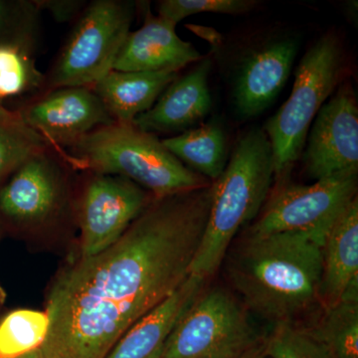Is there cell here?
<instances>
[{
    "label": "cell",
    "mask_w": 358,
    "mask_h": 358,
    "mask_svg": "<svg viewBox=\"0 0 358 358\" xmlns=\"http://www.w3.org/2000/svg\"><path fill=\"white\" fill-rule=\"evenodd\" d=\"M27 39L0 43V103L45 84Z\"/></svg>",
    "instance_id": "7402d4cb"
},
{
    "label": "cell",
    "mask_w": 358,
    "mask_h": 358,
    "mask_svg": "<svg viewBox=\"0 0 358 358\" xmlns=\"http://www.w3.org/2000/svg\"><path fill=\"white\" fill-rule=\"evenodd\" d=\"M36 7L46 9L57 22H67L80 13L84 6L83 1L78 0H46L33 2Z\"/></svg>",
    "instance_id": "484cf974"
},
{
    "label": "cell",
    "mask_w": 358,
    "mask_h": 358,
    "mask_svg": "<svg viewBox=\"0 0 358 358\" xmlns=\"http://www.w3.org/2000/svg\"><path fill=\"white\" fill-rule=\"evenodd\" d=\"M176 71L120 72L112 70L91 87L115 122L133 124L150 110L171 82Z\"/></svg>",
    "instance_id": "ac0fdd59"
},
{
    "label": "cell",
    "mask_w": 358,
    "mask_h": 358,
    "mask_svg": "<svg viewBox=\"0 0 358 358\" xmlns=\"http://www.w3.org/2000/svg\"><path fill=\"white\" fill-rule=\"evenodd\" d=\"M257 3L253 0H162L159 2V16L178 25L194 14H244L252 10Z\"/></svg>",
    "instance_id": "d4e9b609"
},
{
    "label": "cell",
    "mask_w": 358,
    "mask_h": 358,
    "mask_svg": "<svg viewBox=\"0 0 358 358\" xmlns=\"http://www.w3.org/2000/svg\"><path fill=\"white\" fill-rule=\"evenodd\" d=\"M59 155L74 169L129 179L155 199L211 185L176 159L155 134L134 124L100 127Z\"/></svg>",
    "instance_id": "277c9868"
},
{
    "label": "cell",
    "mask_w": 358,
    "mask_h": 358,
    "mask_svg": "<svg viewBox=\"0 0 358 358\" xmlns=\"http://www.w3.org/2000/svg\"><path fill=\"white\" fill-rule=\"evenodd\" d=\"M303 164L315 181L358 171V107L355 93L343 87L313 120Z\"/></svg>",
    "instance_id": "30bf717a"
},
{
    "label": "cell",
    "mask_w": 358,
    "mask_h": 358,
    "mask_svg": "<svg viewBox=\"0 0 358 358\" xmlns=\"http://www.w3.org/2000/svg\"><path fill=\"white\" fill-rule=\"evenodd\" d=\"M277 179L262 210L245 234L265 236L282 232H307L324 240L329 228L346 206L357 197V173L341 174L294 185Z\"/></svg>",
    "instance_id": "ba28073f"
},
{
    "label": "cell",
    "mask_w": 358,
    "mask_h": 358,
    "mask_svg": "<svg viewBox=\"0 0 358 358\" xmlns=\"http://www.w3.org/2000/svg\"><path fill=\"white\" fill-rule=\"evenodd\" d=\"M205 282L189 275L173 294L136 322L115 343L107 358H162L174 327L203 291Z\"/></svg>",
    "instance_id": "2e32d148"
},
{
    "label": "cell",
    "mask_w": 358,
    "mask_h": 358,
    "mask_svg": "<svg viewBox=\"0 0 358 358\" xmlns=\"http://www.w3.org/2000/svg\"><path fill=\"white\" fill-rule=\"evenodd\" d=\"M0 105H1V103H0Z\"/></svg>",
    "instance_id": "f546056e"
},
{
    "label": "cell",
    "mask_w": 358,
    "mask_h": 358,
    "mask_svg": "<svg viewBox=\"0 0 358 358\" xmlns=\"http://www.w3.org/2000/svg\"><path fill=\"white\" fill-rule=\"evenodd\" d=\"M345 55L338 37H320L301 58L288 100L266 122L275 179L287 178L301 157L313 120L341 81Z\"/></svg>",
    "instance_id": "5b68a950"
},
{
    "label": "cell",
    "mask_w": 358,
    "mask_h": 358,
    "mask_svg": "<svg viewBox=\"0 0 358 358\" xmlns=\"http://www.w3.org/2000/svg\"><path fill=\"white\" fill-rule=\"evenodd\" d=\"M46 313L11 312L0 322V358H13L41 348L48 331Z\"/></svg>",
    "instance_id": "603a6c76"
},
{
    "label": "cell",
    "mask_w": 358,
    "mask_h": 358,
    "mask_svg": "<svg viewBox=\"0 0 358 358\" xmlns=\"http://www.w3.org/2000/svg\"><path fill=\"white\" fill-rule=\"evenodd\" d=\"M310 331L329 358H358V279L350 282L338 303L324 308L320 324Z\"/></svg>",
    "instance_id": "ffe728a7"
},
{
    "label": "cell",
    "mask_w": 358,
    "mask_h": 358,
    "mask_svg": "<svg viewBox=\"0 0 358 358\" xmlns=\"http://www.w3.org/2000/svg\"><path fill=\"white\" fill-rule=\"evenodd\" d=\"M13 358H44L43 355H42L41 350L40 348H37V350H32V352L25 353V355H20V357H16Z\"/></svg>",
    "instance_id": "83f0119b"
},
{
    "label": "cell",
    "mask_w": 358,
    "mask_h": 358,
    "mask_svg": "<svg viewBox=\"0 0 358 358\" xmlns=\"http://www.w3.org/2000/svg\"><path fill=\"white\" fill-rule=\"evenodd\" d=\"M324 241L307 232L244 234L224 259L244 307L274 324L308 312L320 301Z\"/></svg>",
    "instance_id": "7a4b0ae2"
},
{
    "label": "cell",
    "mask_w": 358,
    "mask_h": 358,
    "mask_svg": "<svg viewBox=\"0 0 358 358\" xmlns=\"http://www.w3.org/2000/svg\"><path fill=\"white\" fill-rule=\"evenodd\" d=\"M263 345L270 358H329L327 348L310 329L293 322H275L271 333L264 336Z\"/></svg>",
    "instance_id": "cb8c5ba5"
},
{
    "label": "cell",
    "mask_w": 358,
    "mask_h": 358,
    "mask_svg": "<svg viewBox=\"0 0 358 358\" xmlns=\"http://www.w3.org/2000/svg\"><path fill=\"white\" fill-rule=\"evenodd\" d=\"M48 148L43 136L24 121L20 110L0 105V181Z\"/></svg>",
    "instance_id": "44dd1931"
},
{
    "label": "cell",
    "mask_w": 358,
    "mask_h": 358,
    "mask_svg": "<svg viewBox=\"0 0 358 358\" xmlns=\"http://www.w3.org/2000/svg\"><path fill=\"white\" fill-rule=\"evenodd\" d=\"M358 279V199L355 197L329 228L322 245L320 301L336 305Z\"/></svg>",
    "instance_id": "e0dca14e"
},
{
    "label": "cell",
    "mask_w": 358,
    "mask_h": 358,
    "mask_svg": "<svg viewBox=\"0 0 358 358\" xmlns=\"http://www.w3.org/2000/svg\"><path fill=\"white\" fill-rule=\"evenodd\" d=\"M274 179L267 134L251 129L238 141L222 174L212 182L210 211L190 275L207 281L216 274L238 232L262 210Z\"/></svg>",
    "instance_id": "3957f363"
},
{
    "label": "cell",
    "mask_w": 358,
    "mask_h": 358,
    "mask_svg": "<svg viewBox=\"0 0 358 358\" xmlns=\"http://www.w3.org/2000/svg\"><path fill=\"white\" fill-rule=\"evenodd\" d=\"M210 59L171 82L155 105L133 122L147 133H176L194 128L210 113L212 98L208 77Z\"/></svg>",
    "instance_id": "4fadbf2b"
},
{
    "label": "cell",
    "mask_w": 358,
    "mask_h": 358,
    "mask_svg": "<svg viewBox=\"0 0 358 358\" xmlns=\"http://www.w3.org/2000/svg\"><path fill=\"white\" fill-rule=\"evenodd\" d=\"M264 339V338H263ZM238 358H270L266 355L265 350H264L263 341L259 345L254 346L248 352L243 353L241 357Z\"/></svg>",
    "instance_id": "4316f807"
},
{
    "label": "cell",
    "mask_w": 358,
    "mask_h": 358,
    "mask_svg": "<svg viewBox=\"0 0 358 358\" xmlns=\"http://www.w3.org/2000/svg\"><path fill=\"white\" fill-rule=\"evenodd\" d=\"M136 4L122 0H95L78 18L47 81L48 91L89 87L113 70L128 36Z\"/></svg>",
    "instance_id": "8992f818"
},
{
    "label": "cell",
    "mask_w": 358,
    "mask_h": 358,
    "mask_svg": "<svg viewBox=\"0 0 358 358\" xmlns=\"http://www.w3.org/2000/svg\"><path fill=\"white\" fill-rule=\"evenodd\" d=\"M164 147L194 173L213 182L227 166L225 131L210 122L162 140Z\"/></svg>",
    "instance_id": "d6986e66"
},
{
    "label": "cell",
    "mask_w": 358,
    "mask_h": 358,
    "mask_svg": "<svg viewBox=\"0 0 358 358\" xmlns=\"http://www.w3.org/2000/svg\"><path fill=\"white\" fill-rule=\"evenodd\" d=\"M65 164L51 148L26 160L0 190L1 213L25 225L49 220L60 208Z\"/></svg>",
    "instance_id": "7c38bea8"
},
{
    "label": "cell",
    "mask_w": 358,
    "mask_h": 358,
    "mask_svg": "<svg viewBox=\"0 0 358 358\" xmlns=\"http://www.w3.org/2000/svg\"><path fill=\"white\" fill-rule=\"evenodd\" d=\"M154 199L129 179L92 173L80 200L81 257L112 246Z\"/></svg>",
    "instance_id": "9c48e42d"
},
{
    "label": "cell",
    "mask_w": 358,
    "mask_h": 358,
    "mask_svg": "<svg viewBox=\"0 0 358 358\" xmlns=\"http://www.w3.org/2000/svg\"><path fill=\"white\" fill-rule=\"evenodd\" d=\"M4 15H6V6H4L3 2L0 1V26L3 22Z\"/></svg>",
    "instance_id": "f1b7e54d"
},
{
    "label": "cell",
    "mask_w": 358,
    "mask_h": 358,
    "mask_svg": "<svg viewBox=\"0 0 358 358\" xmlns=\"http://www.w3.org/2000/svg\"><path fill=\"white\" fill-rule=\"evenodd\" d=\"M263 338L243 303L216 287L202 291L183 313L162 358H238Z\"/></svg>",
    "instance_id": "52a82bcc"
},
{
    "label": "cell",
    "mask_w": 358,
    "mask_h": 358,
    "mask_svg": "<svg viewBox=\"0 0 358 358\" xmlns=\"http://www.w3.org/2000/svg\"><path fill=\"white\" fill-rule=\"evenodd\" d=\"M212 183L154 199L122 237L59 273L46 301L44 358H107L131 327L188 279Z\"/></svg>",
    "instance_id": "6da1fadb"
},
{
    "label": "cell",
    "mask_w": 358,
    "mask_h": 358,
    "mask_svg": "<svg viewBox=\"0 0 358 358\" xmlns=\"http://www.w3.org/2000/svg\"><path fill=\"white\" fill-rule=\"evenodd\" d=\"M20 112L57 154L94 129L115 122L89 87L50 90Z\"/></svg>",
    "instance_id": "8fae6325"
},
{
    "label": "cell",
    "mask_w": 358,
    "mask_h": 358,
    "mask_svg": "<svg viewBox=\"0 0 358 358\" xmlns=\"http://www.w3.org/2000/svg\"><path fill=\"white\" fill-rule=\"evenodd\" d=\"M296 47L294 40H278L245 58L233 87L235 109L240 117H256L274 102L287 83Z\"/></svg>",
    "instance_id": "5bb4252c"
},
{
    "label": "cell",
    "mask_w": 358,
    "mask_h": 358,
    "mask_svg": "<svg viewBox=\"0 0 358 358\" xmlns=\"http://www.w3.org/2000/svg\"><path fill=\"white\" fill-rule=\"evenodd\" d=\"M176 25L154 16L150 10L140 29L129 32L117 54L113 70L120 72L176 71L197 62L201 54L178 36Z\"/></svg>",
    "instance_id": "9a60e30c"
}]
</instances>
